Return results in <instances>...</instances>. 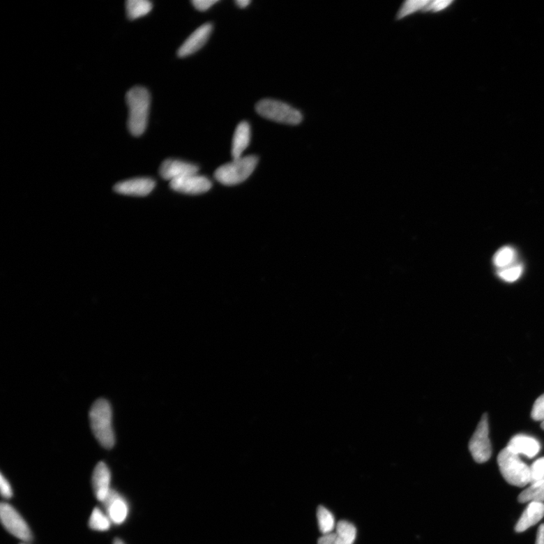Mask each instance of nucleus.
<instances>
[{"label":"nucleus","mask_w":544,"mask_h":544,"mask_svg":"<svg viewBox=\"0 0 544 544\" xmlns=\"http://www.w3.org/2000/svg\"><path fill=\"white\" fill-rule=\"evenodd\" d=\"M129 107L128 128L132 135L139 136L146 130L151 98L149 91L141 86L132 88L126 94Z\"/></svg>","instance_id":"nucleus-1"},{"label":"nucleus","mask_w":544,"mask_h":544,"mask_svg":"<svg viewBox=\"0 0 544 544\" xmlns=\"http://www.w3.org/2000/svg\"><path fill=\"white\" fill-rule=\"evenodd\" d=\"M91 428L101 446L111 449L115 444L112 426V409L110 403L100 398L91 407L89 412Z\"/></svg>","instance_id":"nucleus-2"},{"label":"nucleus","mask_w":544,"mask_h":544,"mask_svg":"<svg viewBox=\"0 0 544 544\" xmlns=\"http://www.w3.org/2000/svg\"><path fill=\"white\" fill-rule=\"evenodd\" d=\"M499 468L506 482L517 487H524L531 483V468L507 448L499 453Z\"/></svg>","instance_id":"nucleus-3"},{"label":"nucleus","mask_w":544,"mask_h":544,"mask_svg":"<svg viewBox=\"0 0 544 544\" xmlns=\"http://www.w3.org/2000/svg\"><path fill=\"white\" fill-rule=\"evenodd\" d=\"M258 161V158L253 156L233 159L216 169L215 179L225 186L239 185L250 176Z\"/></svg>","instance_id":"nucleus-4"},{"label":"nucleus","mask_w":544,"mask_h":544,"mask_svg":"<svg viewBox=\"0 0 544 544\" xmlns=\"http://www.w3.org/2000/svg\"><path fill=\"white\" fill-rule=\"evenodd\" d=\"M257 112L266 119L277 123L298 125L303 121V115L296 109L274 99L261 100L256 105Z\"/></svg>","instance_id":"nucleus-5"},{"label":"nucleus","mask_w":544,"mask_h":544,"mask_svg":"<svg viewBox=\"0 0 544 544\" xmlns=\"http://www.w3.org/2000/svg\"><path fill=\"white\" fill-rule=\"evenodd\" d=\"M0 518L3 527L14 537L24 542L32 540V533L29 524L13 506L3 502L0 506Z\"/></svg>","instance_id":"nucleus-6"},{"label":"nucleus","mask_w":544,"mask_h":544,"mask_svg":"<svg viewBox=\"0 0 544 544\" xmlns=\"http://www.w3.org/2000/svg\"><path fill=\"white\" fill-rule=\"evenodd\" d=\"M488 434V416L485 414L482 419H481L469 444L471 456L479 464H483V462L488 461L492 456V446Z\"/></svg>","instance_id":"nucleus-7"},{"label":"nucleus","mask_w":544,"mask_h":544,"mask_svg":"<svg viewBox=\"0 0 544 544\" xmlns=\"http://www.w3.org/2000/svg\"><path fill=\"white\" fill-rule=\"evenodd\" d=\"M169 186L175 192L195 195L207 192L212 183L208 178L197 174L171 181Z\"/></svg>","instance_id":"nucleus-8"},{"label":"nucleus","mask_w":544,"mask_h":544,"mask_svg":"<svg viewBox=\"0 0 544 544\" xmlns=\"http://www.w3.org/2000/svg\"><path fill=\"white\" fill-rule=\"evenodd\" d=\"M103 504L112 523L120 525L126 520L129 515L128 503L114 490L112 489Z\"/></svg>","instance_id":"nucleus-9"},{"label":"nucleus","mask_w":544,"mask_h":544,"mask_svg":"<svg viewBox=\"0 0 544 544\" xmlns=\"http://www.w3.org/2000/svg\"><path fill=\"white\" fill-rule=\"evenodd\" d=\"M212 31L213 25L211 23L198 27L181 45L178 50V56L180 58H185L201 50L210 38Z\"/></svg>","instance_id":"nucleus-10"},{"label":"nucleus","mask_w":544,"mask_h":544,"mask_svg":"<svg viewBox=\"0 0 544 544\" xmlns=\"http://www.w3.org/2000/svg\"><path fill=\"white\" fill-rule=\"evenodd\" d=\"M156 186V181L152 179L135 178L118 183L114 190L124 195L144 197L149 195Z\"/></svg>","instance_id":"nucleus-11"},{"label":"nucleus","mask_w":544,"mask_h":544,"mask_svg":"<svg viewBox=\"0 0 544 544\" xmlns=\"http://www.w3.org/2000/svg\"><path fill=\"white\" fill-rule=\"evenodd\" d=\"M198 167L192 163L176 159H168L163 162L160 168L162 178L174 181L186 176L197 174Z\"/></svg>","instance_id":"nucleus-12"},{"label":"nucleus","mask_w":544,"mask_h":544,"mask_svg":"<svg viewBox=\"0 0 544 544\" xmlns=\"http://www.w3.org/2000/svg\"><path fill=\"white\" fill-rule=\"evenodd\" d=\"M111 471L104 462L96 465L93 474V488L97 500L103 503L111 489Z\"/></svg>","instance_id":"nucleus-13"},{"label":"nucleus","mask_w":544,"mask_h":544,"mask_svg":"<svg viewBox=\"0 0 544 544\" xmlns=\"http://www.w3.org/2000/svg\"><path fill=\"white\" fill-rule=\"evenodd\" d=\"M508 449L517 455H523L533 458L541 450V444L537 439L525 435H517L508 444Z\"/></svg>","instance_id":"nucleus-14"},{"label":"nucleus","mask_w":544,"mask_h":544,"mask_svg":"<svg viewBox=\"0 0 544 544\" xmlns=\"http://www.w3.org/2000/svg\"><path fill=\"white\" fill-rule=\"evenodd\" d=\"M544 516V504L531 502L522 513L515 525L516 532H523L538 523Z\"/></svg>","instance_id":"nucleus-15"},{"label":"nucleus","mask_w":544,"mask_h":544,"mask_svg":"<svg viewBox=\"0 0 544 544\" xmlns=\"http://www.w3.org/2000/svg\"><path fill=\"white\" fill-rule=\"evenodd\" d=\"M251 130L249 123L243 121L236 128L232 140V156L233 159L242 157L245 150L249 146Z\"/></svg>","instance_id":"nucleus-16"},{"label":"nucleus","mask_w":544,"mask_h":544,"mask_svg":"<svg viewBox=\"0 0 544 544\" xmlns=\"http://www.w3.org/2000/svg\"><path fill=\"white\" fill-rule=\"evenodd\" d=\"M127 16L136 20L150 13L152 4L148 0H128L126 5Z\"/></svg>","instance_id":"nucleus-17"},{"label":"nucleus","mask_w":544,"mask_h":544,"mask_svg":"<svg viewBox=\"0 0 544 544\" xmlns=\"http://www.w3.org/2000/svg\"><path fill=\"white\" fill-rule=\"evenodd\" d=\"M519 501L521 503L544 502V481L531 483L529 488H526L520 494Z\"/></svg>","instance_id":"nucleus-18"},{"label":"nucleus","mask_w":544,"mask_h":544,"mask_svg":"<svg viewBox=\"0 0 544 544\" xmlns=\"http://www.w3.org/2000/svg\"><path fill=\"white\" fill-rule=\"evenodd\" d=\"M112 521L108 515L96 507L90 516L89 526L91 529L97 531H107L110 529Z\"/></svg>","instance_id":"nucleus-19"},{"label":"nucleus","mask_w":544,"mask_h":544,"mask_svg":"<svg viewBox=\"0 0 544 544\" xmlns=\"http://www.w3.org/2000/svg\"><path fill=\"white\" fill-rule=\"evenodd\" d=\"M317 519L320 531L324 534L333 533L335 528V519L331 512L323 506L317 510Z\"/></svg>","instance_id":"nucleus-20"},{"label":"nucleus","mask_w":544,"mask_h":544,"mask_svg":"<svg viewBox=\"0 0 544 544\" xmlns=\"http://www.w3.org/2000/svg\"><path fill=\"white\" fill-rule=\"evenodd\" d=\"M337 534L338 539L343 544H353L355 543L357 535V530L353 524L342 520L337 524Z\"/></svg>","instance_id":"nucleus-21"},{"label":"nucleus","mask_w":544,"mask_h":544,"mask_svg":"<svg viewBox=\"0 0 544 544\" xmlns=\"http://www.w3.org/2000/svg\"><path fill=\"white\" fill-rule=\"evenodd\" d=\"M515 250L510 247L499 250L494 257V265L498 268H506L512 264L515 259Z\"/></svg>","instance_id":"nucleus-22"},{"label":"nucleus","mask_w":544,"mask_h":544,"mask_svg":"<svg viewBox=\"0 0 544 544\" xmlns=\"http://www.w3.org/2000/svg\"><path fill=\"white\" fill-rule=\"evenodd\" d=\"M429 2V0H408L399 10L397 16L398 20H402V18L419 10L423 11Z\"/></svg>","instance_id":"nucleus-23"},{"label":"nucleus","mask_w":544,"mask_h":544,"mask_svg":"<svg viewBox=\"0 0 544 544\" xmlns=\"http://www.w3.org/2000/svg\"><path fill=\"white\" fill-rule=\"evenodd\" d=\"M523 272V268L521 266H511L505 268L499 271L498 275L506 282H514L518 280Z\"/></svg>","instance_id":"nucleus-24"},{"label":"nucleus","mask_w":544,"mask_h":544,"mask_svg":"<svg viewBox=\"0 0 544 544\" xmlns=\"http://www.w3.org/2000/svg\"><path fill=\"white\" fill-rule=\"evenodd\" d=\"M530 468L531 475V484L544 481V458L534 461Z\"/></svg>","instance_id":"nucleus-25"},{"label":"nucleus","mask_w":544,"mask_h":544,"mask_svg":"<svg viewBox=\"0 0 544 544\" xmlns=\"http://www.w3.org/2000/svg\"><path fill=\"white\" fill-rule=\"evenodd\" d=\"M531 417L536 421H544V394L535 401L531 411Z\"/></svg>","instance_id":"nucleus-26"},{"label":"nucleus","mask_w":544,"mask_h":544,"mask_svg":"<svg viewBox=\"0 0 544 544\" xmlns=\"http://www.w3.org/2000/svg\"><path fill=\"white\" fill-rule=\"evenodd\" d=\"M453 2L451 0H437V1H430L423 9L424 13L433 12L437 13L446 8Z\"/></svg>","instance_id":"nucleus-27"},{"label":"nucleus","mask_w":544,"mask_h":544,"mask_svg":"<svg viewBox=\"0 0 544 544\" xmlns=\"http://www.w3.org/2000/svg\"><path fill=\"white\" fill-rule=\"evenodd\" d=\"M0 492H1V495L5 499H10L13 495L10 483H8V481L3 474L0 476Z\"/></svg>","instance_id":"nucleus-28"},{"label":"nucleus","mask_w":544,"mask_h":544,"mask_svg":"<svg viewBox=\"0 0 544 544\" xmlns=\"http://www.w3.org/2000/svg\"><path fill=\"white\" fill-rule=\"evenodd\" d=\"M217 0H194L192 4L198 11L204 12L217 3Z\"/></svg>","instance_id":"nucleus-29"},{"label":"nucleus","mask_w":544,"mask_h":544,"mask_svg":"<svg viewBox=\"0 0 544 544\" xmlns=\"http://www.w3.org/2000/svg\"><path fill=\"white\" fill-rule=\"evenodd\" d=\"M337 534L335 532L324 534L317 541V544H335Z\"/></svg>","instance_id":"nucleus-30"},{"label":"nucleus","mask_w":544,"mask_h":544,"mask_svg":"<svg viewBox=\"0 0 544 544\" xmlns=\"http://www.w3.org/2000/svg\"><path fill=\"white\" fill-rule=\"evenodd\" d=\"M536 544H544V524H541L538 529Z\"/></svg>","instance_id":"nucleus-31"},{"label":"nucleus","mask_w":544,"mask_h":544,"mask_svg":"<svg viewBox=\"0 0 544 544\" xmlns=\"http://www.w3.org/2000/svg\"><path fill=\"white\" fill-rule=\"evenodd\" d=\"M236 4H237L240 8H246L250 4V0H238V1L235 2Z\"/></svg>","instance_id":"nucleus-32"},{"label":"nucleus","mask_w":544,"mask_h":544,"mask_svg":"<svg viewBox=\"0 0 544 544\" xmlns=\"http://www.w3.org/2000/svg\"><path fill=\"white\" fill-rule=\"evenodd\" d=\"M113 544H125V543L122 540L116 538L114 541Z\"/></svg>","instance_id":"nucleus-33"},{"label":"nucleus","mask_w":544,"mask_h":544,"mask_svg":"<svg viewBox=\"0 0 544 544\" xmlns=\"http://www.w3.org/2000/svg\"><path fill=\"white\" fill-rule=\"evenodd\" d=\"M541 428H542V429L544 430V421H542V423H541Z\"/></svg>","instance_id":"nucleus-34"},{"label":"nucleus","mask_w":544,"mask_h":544,"mask_svg":"<svg viewBox=\"0 0 544 544\" xmlns=\"http://www.w3.org/2000/svg\"><path fill=\"white\" fill-rule=\"evenodd\" d=\"M21 544H27V543H21Z\"/></svg>","instance_id":"nucleus-35"}]
</instances>
